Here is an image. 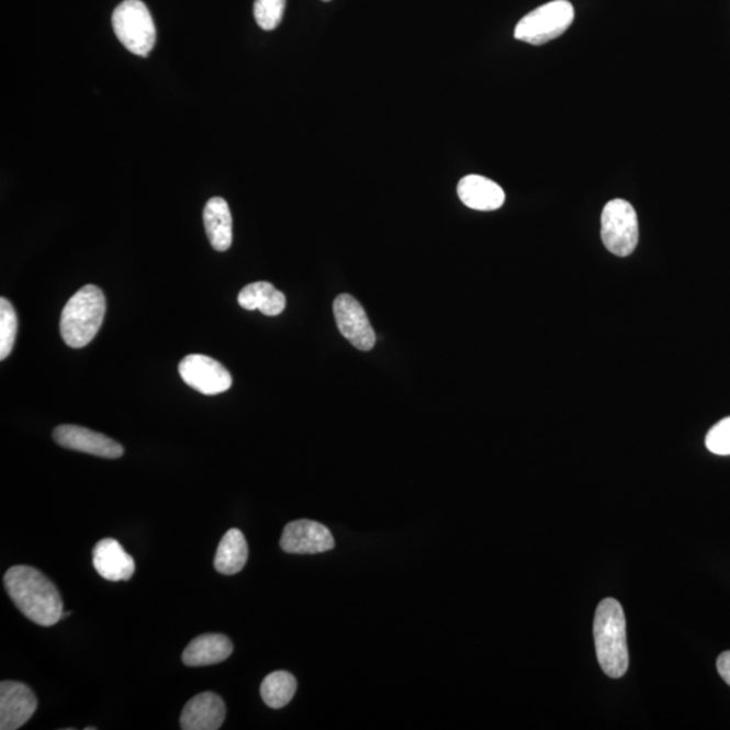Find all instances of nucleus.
<instances>
[{"label":"nucleus","instance_id":"obj_1","mask_svg":"<svg viewBox=\"0 0 730 730\" xmlns=\"http://www.w3.org/2000/svg\"><path fill=\"white\" fill-rule=\"evenodd\" d=\"M5 592L23 616L40 627L63 620V599L57 587L33 566L15 565L5 572Z\"/></svg>","mask_w":730,"mask_h":730},{"label":"nucleus","instance_id":"obj_2","mask_svg":"<svg viewBox=\"0 0 730 730\" xmlns=\"http://www.w3.org/2000/svg\"><path fill=\"white\" fill-rule=\"evenodd\" d=\"M597 658L607 676L622 677L629 667L627 620L617 599L606 598L597 607L594 620Z\"/></svg>","mask_w":730,"mask_h":730},{"label":"nucleus","instance_id":"obj_3","mask_svg":"<svg viewBox=\"0 0 730 730\" xmlns=\"http://www.w3.org/2000/svg\"><path fill=\"white\" fill-rule=\"evenodd\" d=\"M106 300L97 285H86L68 301L60 321L63 340L68 347L83 348L96 338L101 329Z\"/></svg>","mask_w":730,"mask_h":730},{"label":"nucleus","instance_id":"obj_4","mask_svg":"<svg viewBox=\"0 0 730 730\" xmlns=\"http://www.w3.org/2000/svg\"><path fill=\"white\" fill-rule=\"evenodd\" d=\"M575 20L569 0H553L540 5L517 23L514 37L530 45H544L562 36Z\"/></svg>","mask_w":730,"mask_h":730},{"label":"nucleus","instance_id":"obj_5","mask_svg":"<svg viewBox=\"0 0 730 730\" xmlns=\"http://www.w3.org/2000/svg\"><path fill=\"white\" fill-rule=\"evenodd\" d=\"M113 29L121 44L139 57H148L156 44V26L142 0H125L113 13Z\"/></svg>","mask_w":730,"mask_h":730},{"label":"nucleus","instance_id":"obj_6","mask_svg":"<svg viewBox=\"0 0 730 730\" xmlns=\"http://www.w3.org/2000/svg\"><path fill=\"white\" fill-rule=\"evenodd\" d=\"M600 238L607 250L618 257L633 254L639 244V218L632 204L613 200L600 215Z\"/></svg>","mask_w":730,"mask_h":730},{"label":"nucleus","instance_id":"obj_7","mask_svg":"<svg viewBox=\"0 0 730 730\" xmlns=\"http://www.w3.org/2000/svg\"><path fill=\"white\" fill-rule=\"evenodd\" d=\"M184 383L203 395H218L232 388L231 372L217 360L204 355H189L180 361Z\"/></svg>","mask_w":730,"mask_h":730},{"label":"nucleus","instance_id":"obj_8","mask_svg":"<svg viewBox=\"0 0 730 730\" xmlns=\"http://www.w3.org/2000/svg\"><path fill=\"white\" fill-rule=\"evenodd\" d=\"M333 312H335L338 330L355 348L368 352L375 347V332L372 329L363 306L353 296L348 294L337 296Z\"/></svg>","mask_w":730,"mask_h":730},{"label":"nucleus","instance_id":"obj_9","mask_svg":"<svg viewBox=\"0 0 730 730\" xmlns=\"http://www.w3.org/2000/svg\"><path fill=\"white\" fill-rule=\"evenodd\" d=\"M38 700L32 688L21 682L0 683V729L16 730L31 720Z\"/></svg>","mask_w":730,"mask_h":730},{"label":"nucleus","instance_id":"obj_10","mask_svg":"<svg viewBox=\"0 0 730 730\" xmlns=\"http://www.w3.org/2000/svg\"><path fill=\"white\" fill-rule=\"evenodd\" d=\"M280 547L288 553L315 554L335 548V539L325 525L311 519H297L285 525Z\"/></svg>","mask_w":730,"mask_h":730},{"label":"nucleus","instance_id":"obj_11","mask_svg":"<svg viewBox=\"0 0 730 730\" xmlns=\"http://www.w3.org/2000/svg\"><path fill=\"white\" fill-rule=\"evenodd\" d=\"M54 440L63 448L103 459H120L125 452L120 442L76 425L57 426Z\"/></svg>","mask_w":730,"mask_h":730},{"label":"nucleus","instance_id":"obj_12","mask_svg":"<svg viewBox=\"0 0 730 730\" xmlns=\"http://www.w3.org/2000/svg\"><path fill=\"white\" fill-rule=\"evenodd\" d=\"M226 708L220 695L206 692L195 695L186 704L180 717L183 730H217L224 723Z\"/></svg>","mask_w":730,"mask_h":730},{"label":"nucleus","instance_id":"obj_13","mask_svg":"<svg viewBox=\"0 0 730 730\" xmlns=\"http://www.w3.org/2000/svg\"><path fill=\"white\" fill-rule=\"evenodd\" d=\"M92 563L98 574L110 582H126L136 571L134 559L114 539L97 542L92 551Z\"/></svg>","mask_w":730,"mask_h":730},{"label":"nucleus","instance_id":"obj_14","mask_svg":"<svg viewBox=\"0 0 730 730\" xmlns=\"http://www.w3.org/2000/svg\"><path fill=\"white\" fill-rule=\"evenodd\" d=\"M458 195L467 207L478 212H494L504 206L506 200L502 187L481 175H469L461 179Z\"/></svg>","mask_w":730,"mask_h":730},{"label":"nucleus","instance_id":"obj_15","mask_svg":"<svg viewBox=\"0 0 730 730\" xmlns=\"http://www.w3.org/2000/svg\"><path fill=\"white\" fill-rule=\"evenodd\" d=\"M233 653V642L225 634L198 636L187 645L182 660L189 667H204L225 662Z\"/></svg>","mask_w":730,"mask_h":730},{"label":"nucleus","instance_id":"obj_16","mask_svg":"<svg viewBox=\"0 0 730 730\" xmlns=\"http://www.w3.org/2000/svg\"><path fill=\"white\" fill-rule=\"evenodd\" d=\"M204 229H206L210 244L218 252L232 247L233 220L229 204L222 198H212L203 212Z\"/></svg>","mask_w":730,"mask_h":730},{"label":"nucleus","instance_id":"obj_17","mask_svg":"<svg viewBox=\"0 0 730 730\" xmlns=\"http://www.w3.org/2000/svg\"><path fill=\"white\" fill-rule=\"evenodd\" d=\"M248 560V544L242 530L231 529L222 537L214 558V569L222 575H236Z\"/></svg>","mask_w":730,"mask_h":730},{"label":"nucleus","instance_id":"obj_18","mask_svg":"<svg viewBox=\"0 0 730 730\" xmlns=\"http://www.w3.org/2000/svg\"><path fill=\"white\" fill-rule=\"evenodd\" d=\"M238 303L245 311H260L268 317H274L284 311L285 296L271 283L257 282L247 285L239 292Z\"/></svg>","mask_w":730,"mask_h":730},{"label":"nucleus","instance_id":"obj_19","mask_svg":"<svg viewBox=\"0 0 730 730\" xmlns=\"http://www.w3.org/2000/svg\"><path fill=\"white\" fill-rule=\"evenodd\" d=\"M296 687L294 675L285 673V671H274L261 683V698L270 708L282 709L294 698Z\"/></svg>","mask_w":730,"mask_h":730},{"label":"nucleus","instance_id":"obj_20","mask_svg":"<svg viewBox=\"0 0 730 730\" xmlns=\"http://www.w3.org/2000/svg\"><path fill=\"white\" fill-rule=\"evenodd\" d=\"M16 332H19V318L15 308L2 297L0 300V359L4 360L14 348Z\"/></svg>","mask_w":730,"mask_h":730},{"label":"nucleus","instance_id":"obj_21","mask_svg":"<svg viewBox=\"0 0 730 730\" xmlns=\"http://www.w3.org/2000/svg\"><path fill=\"white\" fill-rule=\"evenodd\" d=\"M288 0H255L254 14L262 31H273L283 20Z\"/></svg>","mask_w":730,"mask_h":730},{"label":"nucleus","instance_id":"obj_22","mask_svg":"<svg viewBox=\"0 0 730 730\" xmlns=\"http://www.w3.org/2000/svg\"><path fill=\"white\" fill-rule=\"evenodd\" d=\"M706 448L711 453L720 457L730 454V417L723 418L717 425L712 426L706 436Z\"/></svg>","mask_w":730,"mask_h":730},{"label":"nucleus","instance_id":"obj_23","mask_svg":"<svg viewBox=\"0 0 730 730\" xmlns=\"http://www.w3.org/2000/svg\"><path fill=\"white\" fill-rule=\"evenodd\" d=\"M717 670L718 674H720L722 680L730 686V651L721 653L720 658H718Z\"/></svg>","mask_w":730,"mask_h":730},{"label":"nucleus","instance_id":"obj_24","mask_svg":"<svg viewBox=\"0 0 730 730\" xmlns=\"http://www.w3.org/2000/svg\"><path fill=\"white\" fill-rule=\"evenodd\" d=\"M96 729L97 728H93V727L86 728V730H96Z\"/></svg>","mask_w":730,"mask_h":730},{"label":"nucleus","instance_id":"obj_25","mask_svg":"<svg viewBox=\"0 0 730 730\" xmlns=\"http://www.w3.org/2000/svg\"><path fill=\"white\" fill-rule=\"evenodd\" d=\"M324 2H330V0H324Z\"/></svg>","mask_w":730,"mask_h":730}]
</instances>
